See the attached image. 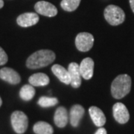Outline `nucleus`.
<instances>
[{
	"label": "nucleus",
	"mask_w": 134,
	"mask_h": 134,
	"mask_svg": "<svg viewBox=\"0 0 134 134\" xmlns=\"http://www.w3.org/2000/svg\"><path fill=\"white\" fill-rule=\"evenodd\" d=\"M55 57V54L51 50H39L29 56L26 60V66L31 69L47 66L54 61Z\"/></svg>",
	"instance_id": "obj_1"
},
{
	"label": "nucleus",
	"mask_w": 134,
	"mask_h": 134,
	"mask_svg": "<svg viewBox=\"0 0 134 134\" xmlns=\"http://www.w3.org/2000/svg\"><path fill=\"white\" fill-rule=\"evenodd\" d=\"M131 77L127 75H119L111 84V94L115 99H121L127 96L131 90Z\"/></svg>",
	"instance_id": "obj_2"
},
{
	"label": "nucleus",
	"mask_w": 134,
	"mask_h": 134,
	"mask_svg": "<svg viewBox=\"0 0 134 134\" xmlns=\"http://www.w3.org/2000/svg\"><path fill=\"white\" fill-rule=\"evenodd\" d=\"M104 18L111 25H119L125 19V14L121 8L114 5H108L104 10Z\"/></svg>",
	"instance_id": "obj_3"
},
{
	"label": "nucleus",
	"mask_w": 134,
	"mask_h": 134,
	"mask_svg": "<svg viewBox=\"0 0 134 134\" xmlns=\"http://www.w3.org/2000/svg\"><path fill=\"white\" fill-rule=\"evenodd\" d=\"M11 125L13 129L18 134L24 133L28 128L29 119L27 115L23 112L16 110L14 111L10 117Z\"/></svg>",
	"instance_id": "obj_4"
},
{
	"label": "nucleus",
	"mask_w": 134,
	"mask_h": 134,
	"mask_svg": "<svg viewBox=\"0 0 134 134\" xmlns=\"http://www.w3.org/2000/svg\"><path fill=\"white\" fill-rule=\"evenodd\" d=\"M94 43V37L90 33L81 32L77 35L75 38V46L81 52L90 51Z\"/></svg>",
	"instance_id": "obj_5"
},
{
	"label": "nucleus",
	"mask_w": 134,
	"mask_h": 134,
	"mask_svg": "<svg viewBox=\"0 0 134 134\" xmlns=\"http://www.w3.org/2000/svg\"><path fill=\"white\" fill-rule=\"evenodd\" d=\"M35 10L40 14L53 17L58 14V9L54 5L46 1H40L37 2L34 5Z\"/></svg>",
	"instance_id": "obj_6"
},
{
	"label": "nucleus",
	"mask_w": 134,
	"mask_h": 134,
	"mask_svg": "<svg viewBox=\"0 0 134 134\" xmlns=\"http://www.w3.org/2000/svg\"><path fill=\"white\" fill-rule=\"evenodd\" d=\"M113 112L114 119L119 124H125L129 121V112L124 104L120 102L115 103L113 107Z\"/></svg>",
	"instance_id": "obj_7"
},
{
	"label": "nucleus",
	"mask_w": 134,
	"mask_h": 134,
	"mask_svg": "<svg viewBox=\"0 0 134 134\" xmlns=\"http://www.w3.org/2000/svg\"><path fill=\"white\" fill-rule=\"evenodd\" d=\"M0 78L13 85L18 84L21 81L19 73L8 67H5L0 69Z\"/></svg>",
	"instance_id": "obj_8"
},
{
	"label": "nucleus",
	"mask_w": 134,
	"mask_h": 134,
	"mask_svg": "<svg viewBox=\"0 0 134 134\" xmlns=\"http://www.w3.org/2000/svg\"><path fill=\"white\" fill-rule=\"evenodd\" d=\"M68 71L71 78V85L74 88H78L81 84V74L80 67L77 63H71L68 66Z\"/></svg>",
	"instance_id": "obj_9"
},
{
	"label": "nucleus",
	"mask_w": 134,
	"mask_h": 134,
	"mask_svg": "<svg viewBox=\"0 0 134 134\" xmlns=\"http://www.w3.org/2000/svg\"><path fill=\"white\" fill-rule=\"evenodd\" d=\"M39 19V16L35 13H24L17 17L16 23L19 26L27 28L37 24L38 23Z\"/></svg>",
	"instance_id": "obj_10"
},
{
	"label": "nucleus",
	"mask_w": 134,
	"mask_h": 134,
	"mask_svg": "<svg viewBox=\"0 0 134 134\" xmlns=\"http://www.w3.org/2000/svg\"><path fill=\"white\" fill-rule=\"evenodd\" d=\"M80 72L81 76L85 80H90L93 76L94 71V61L90 58H86L83 59L79 65Z\"/></svg>",
	"instance_id": "obj_11"
},
{
	"label": "nucleus",
	"mask_w": 134,
	"mask_h": 134,
	"mask_svg": "<svg viewBox=\"0 0 134 134\" xmlns=\"http://www.w3.org/2000/svg\"><path fill=\"white\" fill-rule=\"evenodd\" d=\"M85 110L80 104H75L72 106L69 113V121L71 125L74 127H77L80 124V121L84 115Z\"/></svg>",
	"instance_id": "obj_12"
},
{
	"label": "nucleus",
	"mask_w": 134,
	"mask_h": 134,
	"mask_svg": "<svg viewBox=\"0 0 134 134\" xmlns=\"http://www.w3.org/2000/svg\"><path fill=\"white\" fill-rule=\"evenodd\" d=\"M89 113L93 123L96 126L101 127L106 123V117L103 111L100 108L92 106L89 109Z\"/></svg>",
	"instance_id": "obj_13"
},
{
	"label": "nucleus",
	"mask_w": 134,
	"mask_h": 134,
	"mask_svg": "<svg viewBox=\"0 0 134 134\" xmlns=\"http://www.w3.org/2000/svg\"><path fill=\"white\" fill-rule=\"evenodd\" d=\"M54 121L57 127L63 128L66 127L69 121V115L66 109L63 107H60L55 111Z\"/></svg>",
	"instance_id": "obj_14"
},
{
	"label": "nucleus",
	"mask_w": 134,
	"mask_h": 134,
	"mask_svg": "<svg viewBox=\"0 0 134 134\" xmlns=\"http://www.w3.org/2000/svg\"><path fill=\"white\" fill-rule=\"evenodd\" d=\"M52 71L54 73V75L62 83L65 84L71 83V78L68 69H65L64 67L59 64H54L52 67Z\"/></svg>",
	"instance_id": "obj_15"
},
{
	"label": "nucleus",
	"mask_w": 134,
	"mask_h": 134,
	"mask_svg": "<svg viewBox=\"0 0 134 134\" xmlns=\"http://www.w3.org/2000/svg\"><path fill=\"white\" fill-rule=\"evenodd\" d=\"M29 83L33 86H45L49 83V77L45 73H36L29 78Z\"/></svg>",
	"instance_id": "obj_16"
},
{
	"label": "nucleus",
	"mask_w": 134,
	"mask_h": 134,
	"mask_svg": "<svg viewBox=\"0 0 134 134\" xmlns=\"http://www.w3.org/2000/svg\"><path fill=\"white\" fill-rule=\"evenodd\" d=\"M34 132L36 134H53V127L47 122L38 121L34 125Z\"/></svg>",
	"instance_id": "obj_17"
},
{
	"label": "nucleus",
	"mask_w": 134,
	"mask_h": 134,
	"mask_svg": "<svg viewBox=\"0 0 134 134\" xmlns=\"http://www.w3.org/2000/svg\"><path fill=\"white\" fill-rule=\"evenodd\" d=\"M35 96V90L31 84H25L20 89L19 96L23 100H31Z\"/></svg>",
	"instance_id": "obj_18"
},
{
	"label": "nucleus",
	"mask_w": 134,
	"mask_h": 134,
	"mask_svg": "<svg viewBox=\"0 0 134 134\" xmlns=\"http://www.w3.org/2000/svg\"><path fill=\"white\" fill-rule=\"evenodd\" d=\"M81 0H62L60 2V6L66 11H74L80 5Z\"/></svg>",
	"instance_id": "obj_19"
},
{
	"label": "nucleus",
	"mask_w": 134,
	"mask_h": 134,
	"mask_svg": "<svg viewBox=\"0 0 134 134\" xmlns=\"http://www.w3.org/2000/svg\"><path fill=\"white\" fill-rule=\"evenodd\" d=\"M38 104L41 107H54L58 104V100L57 98L54 97H47L42 96L39 98Z\"/></svg>",
	"instance_id": "obj_20"
},
{
	"label": "nucleus",
	"mask_w": 134,
	"mask_h": 134,
	"mask_svg": "<svg viewBox=\"0 0 134 134\" xmlns=\"http://www.w3.org/2000/svg\"><path fill=\"white\" fill-rule=\"evenodd\" d=\"M8 55L4 51V49L0 47V66H2V65H5L6 63L8 62Z\"/></svg>",
	"instance_id": "obj_21"
},
{
	"label": "nucleus",
	"mask_w": 134,
	"mask_h": 134,
	"mask_svg": "<svg viewBox=\"0 0 134 134\" xmlns=\"http://www.w3.org/2000/svg\"><path fill=\"white\" fill-rule=\"evenodd\" d=\"M95 134H107V130H106L105 128L101 127L99 129H98V130L95 133Z\"/></svg>",
	"instance_id": "obj_22"
},
{
	"label": "nucleus",
	"mask_w": 134,
	"mask_h": 134,
	"mask_svg": "<svg viewBox=\"0 0 134 134\" xmlns=\"http://www.w3.org/2000/svg\"><path fill=\"white\" fill-rule=\"evenodd\" d=\"M130 5L133 12L134 13V0H130Z\"/></svg>",
	"instance_id": "obj_23"
},
{
	"label": "nucleus",
	"mask_w": 134,
	"mask_h": 134,
	"mask_svg": "<svg viewBox=\"0 0 134 134\" xmlns=\"http://www.w3.org/2000/svg\"><path fill=\"white\" fill-rule=\"evenodd\" d=\"M4 6V2L3 0H0V9Z\"/></svg>",
	"instance_id": "obj_24"
},
{
	"label": "nucleus",
	"mask_w": 134,
	"mask_h": 134,
	"mask_svg": "<svg viewBox=\"0 0 134 134\" xmlns=\"http://www.w3.org/2000/svg\"><path fill=\"white\" fill-rule=\"evenodd\" d=\"M2 98H1V97H0V107L2 106Z\"/></svg>",
	"instance_id": "obj_25"
}]
</instances>
